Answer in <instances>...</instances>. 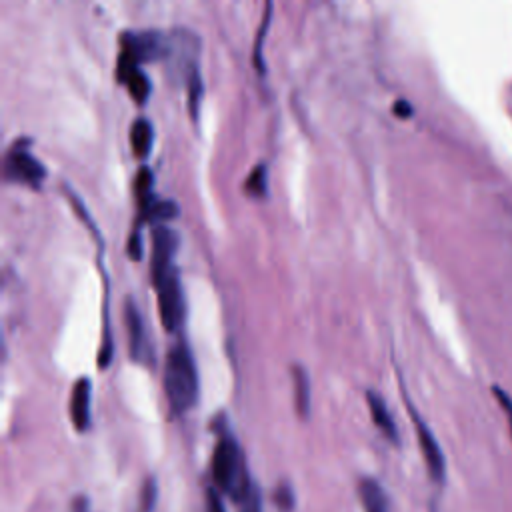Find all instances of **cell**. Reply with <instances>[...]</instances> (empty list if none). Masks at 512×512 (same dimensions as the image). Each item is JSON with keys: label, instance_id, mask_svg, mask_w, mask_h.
Returning a JSON list of instances; mask_svg holds the SVG:
<instances>
[{"label": "cell", "instance_id": "cell-21", "mask_svg": "<svg viewBox=\"0 0 512 512\" xmlns=\"http://www.w3.org/2000/svg\"><path fill=\"white\" fill-rule=\"evenodd\" d=\"M72 512H88V500L84 496H78L72 502Z\"/></svg>", "mask_w": 512, "mask_h": 512}, {"label": "cell", "instance_id": "cell-15", "mask_svg": "<svg viewBox=\"0 0 512 512\" xmlns=\"http://www.w3.org/2000/svg\"><path fill=\"white\" fill-rule=\"evenodd\" d=\"M270 10H272V4L268 2V4H266L264 18H262V24H260V28H258V40H256V44H254V66H258L260 70L264 68V66H262V40H264L268 22H270Z\"/></svg>", "mask_w": 512, "mask_h": 512}, {"label": "cell", "instance_id": "cell-16", "mask_svg": "<svg viewBox=\"0 0 512 512\" xmlns=\"http://www.w3.org/2000/svg\"><path fill=\"white\" fill-rule=\"evenodd\" d=\"M156 496H158L156 482H154V478H148V480L142 484V492H140V508H142V512H150V510L154 508Z\"/></svg>", "mask_w": 512, "mask_h": 512}, {"label": "cell", "instance_id": "cell-20", "mask_svg": "<svg viewBox=\"0 0 512 512\" xmlns=\"http://www.w3.org/2000/svg\"><path fill=\"white\" fill-rule=\"evenodd\" d=\"M394 112L398 114V116H402V118H406V116H410V112H412V108H410V104L406 102V100H398L396 104H394Z\"/></svg>", "mask_w": 512, "mask_h": 512}, {"label": "cell", "instance_id": "cell-18", "mask_svg": "<svg viewBox=\"0 0 512 512\" xmlns=\"http://www.w3.org/2000/svg\"><path fill=\"white\" fill-rule=\"evenodd\" d=\"M206 512H226L222 498H220L218 490H214V488H210L206 492Z\"/></svg>", "mask_w": 512, "mask_h": 512}, {"label": "cell", "instance_id": "cell-5", "mask_svg": "<svg viewBox=\"0 0 512 512\" xmlns=\"http://www.w3.org/2000/svg\"><path fill=\"white\" fill-rule=\"evenodd\" d=\"M122 50H128L136 56V60H156L170 52V42L158 30L144 32H124L122 34Z\"/></svg>", "mask_w": 512, "mask_h": 512}, {"label": "cell", "instance_id": "cell-1", "mask_svg": "<svg viewBox=\"0 0 512 512\" xmlns=\"http://www.w3.org/2000/svg\"><path fill=\"white\" fill-rule=\"evenodd\" d=\"M164 392L172 412H186L198 396V374L184 342L174 344L164 362Z\"/></svg>", "mask_w": 512, "mask_h": 512}, {"label": "cell", "instance_id": "cell-9", "mask_svg": "<svg viewBox=\"0 0 512 512\" xmlns=\"http://www.w3.org/2000/svg\"><path fill=\"white\" fill-rule=\"evenodd\" d=\"M366 402H368V408H370V414H372V422L378 426V430L390 438L392 442L398 440V432H396V424L388 412V406L386 402L374 392V390H368L366 392Z\"/></svg>", "mask_w": 512, "mask_h": 512}, {"label": "cell", "instance_id": "cell-7", "mask_svg": "<svg viewBox=\"0 0 512 512\" xmlns=\"http://www.w3.org/2000/svg\"><path fill=\"white\" fill-rule=\"evenodd\" d=\"M412 416H414L416 436H418V444H420V450H422L426 468H428L430 476H432L436 482H442V480H444V472H446V464H444L442 450H440V446H438L434 434L430 432V428L420 420V416H418L414 410H412Z\"/></svg>", "mask_w": 512, "mask_h": 512}, {"label": "cell", "instance_id": "cell-17", "mask_svg": "<svg viewBox=\"0 0 512 512\" xmlns=\"http://www.w3.org/2000/svg\"><path fill=\"white\" fill-rule=\"evenodd\" d=\"M242 512H262L260 496H258V490L254 486H250V490L242 498Z\"/></svg>", "mask_w": 512, "mask_h": 512}, {"label": "cell", "instance_id": "cell-19", "mask_svg": "<svg viewBox=\"0 0 512 512\" xmlns=\"http://www.w3.org/2000/svg\"><path fill=\"white\" fill-rule=\"evenodd\" d=\"M128 252L132 254V258H140V238H138V230L132 232L130 240H128Z\"/></svg>", "mask_w": 512, "mask_h": 512}, {"label": "cell", "instance_id": "cell-12", "mask_svg": "<svg viewBox=\"0 0 512 512\" xmlns=\"http://www.w3.org/2000/svg\"><path fill=\"white\" fill-rule=\"evenodd\" d=\"M152 124L148 118L138 116L130 126V144L138 158H144L152 146Z\"/></svg>", "mask_w": 512, "mask_h": 512}, {"label": "cell", "instance_id": "cell-8", "mask_svg": "<svg viewBox=\"0 0 512 512\" xmlns=\"http://www.w3.org/2000/svg\"><path fill=\"white\" fill-rule=\"evenodd\" d=\"M70 418L76 430H86L90 424V380L78 378L70 396Z\"/></svg>", "mask_w": 512, "mask_h": 512}, {"label": "cell", "instance_id": "cell-13", "mask_svg": "<svg viewBox=\"0 0 512 512\" xmlns=\"http://www.w3.org/2000/svg\"><path fill=\"white\" fill-rule=\"evenodd\" d=\"M292 380H294V398H296V410L302 418L308 416L310 410V380L308 372L302 366L292 368Z\"/></svg>", "mask_w": 512, "mask_h": 512}, {"label": "cell", "instance_id": "cell-10", "mask_svg": "<svg viewBox=\"0 0 512 512\" xmlns=\"http://www.w3.org/2000/svg\"><path fill=\"white\" fill-rule=\"evenodd\" d=\"M358 496L364 512H388V498L384 488L374 478H362L358 484Z\"/></svg>", "mask_w": 512, "mask_h": 512}, {"label": "cell", "instance_id": "cell-14", "mask_svg": "<svg viewBox=\"0 0 512 512\" xmlns=\"http://www.w3.org/2000/svg\"><path fill=\"white\" fill-rule=\"evenodd\" d=\"M244 190L262 196L266 192V164H256L244 182Z\"/></svg>", "mask_w": 512, "mask_h": 512}, {"label": "cell", "instance_id": "cell-11", "mask_svg": "<svg viewBox=\"0 0 512 512\" xmlns=\"http://www.w3.org/2000/svg\"><path fill=\"white\" fill-rule=\"evenodd\" d=\"M124 320H126V328H128V336H130L132 356L140 358V354L144 352L146 336H144V324H142L140 312L132 300H126V304H124Z\"/></svg>", "mask_w": 512, "mask_h": 512}, {"label": "cell", "instance_id": "cell-4", "mask_svg": "<svg viewBox=\"0 0 512 512\" xmlns=\"http://www.w3.org/2000/svg\"><path fill=\"white\" fill-rule=\"evenodd\" d=\"M176 248H178V234L166 224H156L152 228V258H150L154 284L174 268L172 256Z\"/></svg>", "mask_w": 512, "mask_h": 512}, {"label": "cell", "instance_id": "cell-6", "mask_svg": "<svg viewBox=\"0 0 512 512\" xmlns=\"http://www.w3.org/2000/svg\"><path fill=\"white\" fill-rule=\"evenodd\" d=\"M4 174L12 180L18 182H26V184H40L46 168L40 164V160L36 156H32L24 146H12V150L6 154L4 160Z\"/></svg>", "mask_w": 512, "mask_h": 512}, {"label": "cell", "instance_id": "cell-3", "mask_svg": "<svg viewBox=\"0 0 512 512\" xmlns=\"http://www.w3.org/2000/svg\"><path fill=\"white\" fill-rule=\"evenodd\" d=\"M156 290H158L160 320H162L164 328L172 332L182 324L184 312H186L184 292H182V284L178 278V270L172 268L164 278H160L156 282Z\"/></svg>", "mask_w": 512, "mask_h": 512}, {"label": "cell", "instance_id": "cell-2", "mask_svg": "<svg viewBox=\"0 0 512 512\" xmlns=\"http://www.w3.org/2000/svg\"><path fill=\"white\" fill-rule=\"evenodd\" d=\"M212 478L222 492H226L228 496L240 502L252 486L244 470L242 452L236 440L228 434L220 436L212 452Z\"/></svg>", "mask_w": 512, "mask_h": 512}, {"label": "cell", "instance_id": "cell-22", "mask_svg": "<svg viewBox=\"0 0 512 512\" xmlns=\"http://www.w3.org/2000/svg\"><path fill=\"white\" fill-rule=\"evenodd\" d=\"M498 398H500V404L506 408V412L510 414V422H512V402H510V398L506 396V394H502L500 390H498Z\"/></svg>", "mask_w": 512, "mask_h": 512}]
</instances>
